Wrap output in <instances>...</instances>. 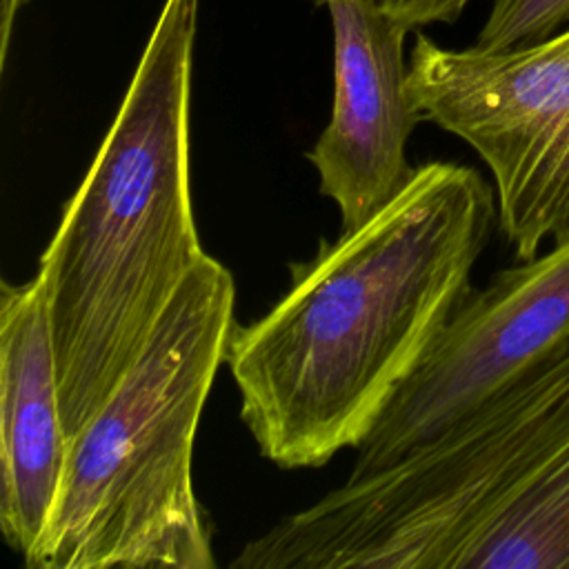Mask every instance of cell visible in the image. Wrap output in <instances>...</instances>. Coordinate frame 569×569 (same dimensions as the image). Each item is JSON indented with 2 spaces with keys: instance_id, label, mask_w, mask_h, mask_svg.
<instances>
[{
  "instance_id": "9",
  "label": "cell",
  "mask_w": 569,
  "mask_h": 569,
  "mask_svg": "<svg viewBox=\"0 0 569 569\" xmlns=\"http://www.w3.org/2000/svg\"><path fill=\"white\" fill-rule=\"evenodd\" d=\"M467 567L569 569V433L465 542Z\"/></svg>"
},
{
  "instance_id": "6",
  "label": "cell",
  "mask_w": 569,
  "mask_h": 569,
  "mask_svg": "<svg viewBox=\"0 0 569 569\" xmlns=\"http://www.w3.org/2000/svg\"><path fill=\"white\" fill-rule=\"evenodd\" d=\"M569 338V236L462 300L353 449L349 478L418 449Z\"/></svg>"
},
{
  "instance_id": "12",
  "label": "cell",
  "mask_w": 569,
  "mask_h": 569,
  "mask_svg": "<svg viewBox=\"0 0 569 569\" xmlns=\"http://www.w3.org/2000/svg\"><path fill=\"white\" fill-rule=\"evenodd\" d=\"M27 2L29 0H0V67L7 64L13 27H16L18 13Z\"/></svg>"
},
{
  "instance_id": "7",
  "label": "cell",
  "mask_w": 569,
  "mask_h": 569,
  "mask_svg": "<svg viewBox=\"0 0 569 569\" xmlns=\"http://www.w3.org/2000/svg\"><path fill=\"white\" fill-rule=\"evenodd\" d=\"M333 31L331 116L307 160L318 189L351 229L411 178L407 144L422 122L409 89L405 40L411 29L376 0H329Z\"/></svg>"
},
{
  "instance_id": "13",
  "label": "cell",
  "mask_w": 569,
  "mask_h": 569,
  "mask_svg": "<svg viewBox=\"0 0 569 569\" xmlns=\"http://www.w3.org/2000/svg\"><path fill=\"white\" fill-rule=\"evenodd\" d=\"M313 2H316V4H325V7H327V2H329V0H313Z\"/></svg>"
},
{
  "instance_id": "3",
  "label": "cell",
  "mask_w": 569,
  "mask_h": 569,
  "mask_svg": "<svg viewBox=\"0 0 569 569\" xmlns=\"http://www.w3.org/2000/svg\"><path fill=\"white\" fill-rule=\"evenodd\" d=\"M236 327L233 276L204 253L127 376L69 440L62 487L27 567H216L193 447Z\"/></svg>"
},
{
  "instance_id": "11",
  "label": "cell",
  "mask_w": 569,
  "mask_h": 569,
  "mask_svg": "<svg viewBox=\"0 0 569 569\" xmlns=\"http://www.w3.org/2000/svg\"><path fill=\"white\" fill-rule=\"evenodd\" d=\"M407 29H420L433 22H456L473 0H376Z\"/></svg>"
},
{
  "instance_id": "5",
  "label": "cell",
  "mask_w": 569,
  "mask_h": 569,
  "mask_svg": "<svg viewBox=\"0 0 569 569\" xmlns=\"http://www.w3.org/2000/svg\"><path fill=\"white\" fill-rule=\"evenodd\" d=\"M409 89L422 120L487 164L518 260L569 236V27L505 49H449L418 31Z\"/></svg>"
},
{
  "instance_id": "2",
  "label": "cell",
  "mask_w": 569,
  "mask_h": 569,
  "mask_svg": "<svg viewBox=\"0 0 569 569\" xmlns=\"http://www.w3.org/2000/svg\"><path fill=\"white\" fill-rule=\"evenodd\" d=\"M198 4L164 0L120 109L40 258L69 440L127 376L207 253L189 169Z\"/></svg>"
},
{
  "instance_id": "10",
  "label": "cell",
  "mask_w": 569,
  "mask_h": 569,
  "mask_svg": "<svg viewBox=\"0 0 569 569\" xmlns=\"http://www.w3.org/2000/svg\"><path fill=\"white\" fill-rule=\"evenodd\" d=\"M569 24V0H491L476 44L505 49L549 38Z\"/></svg>"
},
{
  "instance_id": "8",
  "label": "cell",
  "mask_w": 569,
  "mask_h": 569,
  "mask_svg": "<svg viewBox=\"0 0 569 569\" xmlns=\"http://www.w3.org/2000/svg\"><path fill=\"white\" fill-rule=\"evenodd\" d=\"M0 529L22 556L44 533L67 469L69 433L42 280L0 287Z\"/></svg>"
},
{
  "instance_id": "1",
  "label": "cell",
  "mask_w": 569,
  "mask_h": 569,
  "mask_svg": "<svg viewBox=\"0 0 569 569\" xmlns=\"http://www.w3.org/2000/svg\"><path fill=\"white\" fill-rule=\"evenodd\" d=\"M498 222L469 164L433 160L373 216L291 264V284L238 325L227 369L262 458L318 469L356 449L471 293Z\"/></svg>"
},
{
  "instance_id": "4",
  "label": "cell",
  "mask_w": 569,
  "mask_h": 569,
  "mask_svg": "<svg viewBox=\"0 0 569 569\" xmlns=\"http://www.w3.org/2000/svg\"><path fill=\"white\" fill-rule=\"evenodd\" d=\"M569 433V338L400 460L249 540L236 569H453L465 542Z\"/></svg>"
}]
</instances>
